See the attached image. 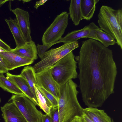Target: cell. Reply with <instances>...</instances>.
Listing matches in <instances>:
<instances>
[{
	"label": "cell",
	"instance_id": "26",
	"mask_svg": "<svg viewBox=\"0 0 122 122\" xmlns=\"http://www.w3.org/2000/svg\"><path fill=\"white\" fill-rule=\"evenodd\" d=\"M50 116L51 122H59L58 110L57 107H53L51 110Z\"/></svg>",
	"mask_w": 122,
	"mask_h": 122
},
{
	"label": "cell",
	"instance_id": "19",
	"mask_svg": "<svg viewBox=\"0 0 122 122\" xmlns=\"http://www.w3.org/2000/svg\"><path fill=\"white\" fill-rule=\"evenodd\" d=\"M20 75L25 78L33 94L37 98L35 86L37 85V83L36 76V72L33 67L29 66H25L21 71Z\"/></svg>",
	"mask_w": 122,
	"mask_h": 122
},
{
	"label": "cell",
	"instance_id": "2",
	"mask_svg": "<svg viewBox=\"0 0 122 122\" xmlns=\"http://www.w3.org/2000/svg\"><path fill=\"white\" fill-rule=\"evenodd\" d=\"M78 87L72 80L60 86L57 106L59 122H71L83 113L77 98Z\"/></svg>",
	"mask_w": 122,
	"mask_h": 122
},
{
	"label": "cell",
	"instance_id": "7",
	"mask_svg": "<svg viewBox=\"0 0 122 122\" xmlns=\"http://www.w3.org/2000/svg\"><path fill=\"white\" fill-rule=\"evenodd\" d=\"M8 102H14L28 122H42L43 114L25 95H13Z\"/></svg>",
	"mask_w": 122,
	"mask_h": 122
},
{
	"label": "cell",
	"instance_id": "18",
	"mask_svg": "<svg viewBox=\"0 0 122 122\" xmlns=\"http://www.w3.org/2000/svg\"><path fill=\"white\" fill-rule=\"evenodd\" d=\"M99 0H81V7L82 19L89 20L92 18Z\"/></svg>",
	"mask_w": 122,
	"mask_h": 122
},
{
	"label": "cell",
	"instance_id": "32",
	"mask_svg": "<svg viewBox=\"0 0 122 122\" xmlns=\"http://www.w3.org/2000/svg\"><path fill=\"white\" fill-rule=\"evenodd\" d=\"M80 117H75L71 122H80Z\"/></svg>",
	"mask_w": 122,
	"mask_h": 122
},
{
	"label": "cell",
	"instance_id": "16",
	"mask_svg": "<svg viewBox=\"0 0 122 122\" xmlns=\"http://www.w3.org/2000/svg\"><path fill=\"white\" fill-rule=\"evenodd\" d=\"M89 30L87 25L80 30H74L68 33L64 37H62L58 41V43H64L76 41L79 39L87 38Z\"/></svg>",
	"mask_w": 122,
	"mask_h": 122
},
{
	"label": "cell",
	"instance_id": "15",
	"mask_svg": "<svg viewBox=\"0 0 122 122\" xmlns=\"http://www.w3.org/2000/svg\"><path fill=\"white\" fill-rule=\"evenodd\" d=\"M83 112L94 122H114L104 110L97 107H88L83 108Z\"/></svg>",
	"mask_w": 122,
	"mask_h": 122
},
{
	"label": "cell",
	"instance_id": "29",
	"mask_svg": "<svg viewBox=\"0 0 122 122\" xmlns=\"http://www.w3.org/2000/svg\"><path fill=\"white\" fill-rule=\"evenodd\" d=\"M79 118L80 122H94L84 113Z\"/></svg>",
	"mask_w": 122,
	"mask_h": 122
},
{
	"label": "cell",
	"instance_id": "1",
	"mask_svg": "<svg viewBox=\"0 0 122 122\" xmlns=\"http://www.w3.org/2000/svg\"><path fill=\"white\" fill-rule=\"evenodd\" d=\"M82 42L75 58L82 100L88 107H101L114 92L116 64L112 50L100 42L91 39Z\"/></svg>",
	"mask_w": 122,
	"mask_h": 122
},
{
	"label": "cell",
	"instance_id": "34",
	"mask_svg": "<svg viewBox=\"0 0 122 122\" xmlns=\"http://www.w3.org/2000/svg\"><path fill=\"white\" fill-rule=\"evenodd\" d=\"M23 3L26 2H28L30 1V0H22Z\"/></svg>",
	"mask_w": 122,
	"mask_h": 122
},
{
	"label": "cell",
	"instance_id": "17",
	"mask_svg": "<svg viewBox=\"0 0 122 122\" xmlns=\"http://www.w3.org/2000/svg\"><path fill=\"white\" fill-rule=\"evenodd\" d=\"M81 0H71L69 8V15L75 26L78 25L82 19L81 3Z\"/></svg>",
	"mask_w": 122,
	"mask_h": 122
},
{
	"label": "cell",
	"instance_id": "30",
	"mask_svg": "<svg viewBox=\"0 0 122 122\" xmlns=\"http://www.w3.org/2000/svg\"><path fill=\"white\" fill-rule=\"evenodd\" d=\"M47 1L48 0H42L36 1L34 6V8L37 9L39 6L44 5Z\"/></svg>",
	"mask_w": 122,
	"mask_h": 122
},
{
	"label": "cell",
	"instance_id": "35",
	"mask_svg": "<svg viewBox=\"0 0 122 122\" xmlns=\"http://www.w3.org/2000/svg\"><path fill=\"white\" fill-rule=\"evenodd\" d=\"M5 51L3 50L0 46V52L4 51Z\"/></svg>",
	"mask_w": 122,
	"mask_h": 122
},
{
	"label": "cell",
	"instance_id": "10",
	"mask_svg": "<svg viewBox=\"0 0 122 122\" xmlns=\"http://www.w3.org/2000/svg\"><path fill=\"white\" fill-rule=\"evenodd\" d=\"M15 15L20 28L26 42L32 41L31 36V30L28 12L19 8L11 9Z\"/></svg>",
	"mask_w": 122,
	"mask_h": 122
},
{
	"label": "cell",
	"instance_id": "11",
	"mask_svg": "<svg viewBox=\"0 0 122 122\" xmlns=\"http://www.w3.org/2000/svg\"><path fill=\"white\" fill-rule=\"evenodd\" d=\"M6 78L14 84L36 105L39 106L37 98L33 94L25 78L20 74L15 75L8 72L6 73Z\"/></svg>",
	"mask_w": 122,
	"mask_h": 122
},
{
	"label": "cell",
	"instance_id": "9",
	"mask_svg": "<svg viewBox=\"0 0 122 122\" xmlns=\"http://www.w3.org/2000/svg\"><path fill=\"white\" fill-rule=\"evenodd\" d=\"M0 55L8 71L31 64L34 61L31 59L20 56L10 51L0 52Z\"/></svg>",
	"mask_w": 122,
	"mask_h": 122
},
{
	"label": "cell",
	"instance_id": "23",
	"mask_svg": "<svg viewBox=\"0 0 122 122\" xmlns=\"http://www.w3.org/2000/svg\"><path fill=\"white\" fill-rule=\"evenodd\" d=\"M49 100L54 107H57L58 99L53 95L43 88L38 86H35Z\"/></svg>",
	"mask_w": 122,
	"mask_h": 122
},
{
	"label": "cell",
	"instance_id": "21",
	"mask_svg": "<svg viewBox=\"0 0 122 122\" xmlns=\"http://www.w3.org/2000/svg\"><path fill=\"white\" fill-rule=\"evenodd\" d=\"M35 86L39 106L46 114L50 116L51 110L54 107L53 105L41 92Z\"/></svg>",
	"mask_w": 122,
	"mask_h": 122
},
{
	"label": "cell",
	"instance_id": "14",
	"mask_svg": "<svg viewBox=\"0 0 122 122\" xmlns=\"http://www.w3.org/2000/svg\"><path fill=\"white\" fill-rule=\"evenodd\" d=\"M5 20L14 37L16 45L15 48H20L25 45L26 42L16 19H13L10 18L9 19H5Z\"/></svg>",
	"mask_w": 122,
	"mask_h": 122
},
{
	"label": "cell",
	"instance_id": "20",
	"mask_svg": "<svg viewBox=\"0 0 122 122\" xmlns=\"http://www.w3.org/2000/svg\"><path fill=\"white\" fill-rule=\"evenodd\" d=\"M0 87L5 91L15 95L24 94L14 84L7 79L3 73L0 74Z\"/></svg>",
	"mask_w": 122,
	"mask_h": 122
},
{
	"label": "cell",
	"instance_id": "25",
	"mask_svg": "<svg viewBox=\"0 0 122 122\" xmlns=\"http://www.w3.org/2000/svg\"><path fill=\"white\" fill-rule=\"evenodd\" d=\"M57 43H58V41L46 45L43 44L42 45H41L39 44H38L36 46L38 54L41 59L42 58L44 54L48 49L53 45Z\"/></svg>",
	"mask_w": 122,
	"mask_h": 122
},
{
	"label": "cell",
	"instance_id": "22",
	"mask_svg": "<svg viewBox=\"0 0 122 122\" xmlns=\"http://www.w3.org/2000/svg\"><path fill=\"white\" fill-rule=\"evenodd\" d=\"M96 34L98 41L106 47L110 45H114L116 42L112 36L100 29L97 31Z\"/></svg>",
	"mask_w": 122,
	"mask_h": 122
},
{
	"label": "cell",
	"instance_id": "33",
	"mask_svg": "<svg viewBox=\"0 0 122 122\" xmlns=\"http://www.w3.org/2000/svg\"><path fill=\"white\" fill-rule=\"evenodd\" d=\"M9 1L8 0H0V7L5 2Z\"/></svg>",
	"mask_w": 122,
	"mask_h": 122
},
{
	"label": "cell",
	"instance_id": "4",
	"mask_svg": "<svg viewBox=\"0 0 122 122\" xmlns=\"http://www.w3.org/2000/svg\"><path fill=\"white\" fill-rule=\"evenodd\" d=\"M75 58L71 51L50 68L53 78L60 86L77 77V62Z\"/></svg>",
	"mask_w": 122,
	"mask_h": 122
},
{
	"label": "cell",
	"instance_id": "12",
	"mask_svg": "<svg viewBox=\"0 0 122 122\" xmlns=\"http://www.w3.org/2000/svg\"><path fill=\"white\" fill-rule=\"evenodd\" d=\"M5 122H28L15 104L10 102L1 107Z\"/></svg>",
	"mask_w": 122,
	"mask_h": 122
},
{
	"label": "cell",
	"instance_id": "3",
	"mask_svg": "<svg viewBox=\"0 0 122 122\" xmlns=\"http://www.w3.org/2000/svg\"><path fill=\"white\" fill-rule=\"evenodd\" d=\"M98 17L97 22L100 29L115 39L122 50V9L115 10L110 6L102 5Z\"/></svg>",
	"mask_w": 122,
	"mask_h": 122
},
{
	"label": "cell",
	"instance_id": "5",
	"mask_svg": "<svg viewBox=\"0 0 122 122\" xmlns=\"http://www.w3.org/2000/svg\"><path fill=\"white\" fill-rule=\"evenodd\" d=\"M79 47L78 41L64 44L61 46L47 51L41 60L33 67L36 73L49 68L55 63Z\"/></svg>",
	"mask_w": 122,
	"mask_h": 122
},
{
	"label": "cell",
	"instance_id": "24",
	"mask_svg": "<svg viewBox=\"0 0 122 122\" xmlns=\"http://www.w3.org/2000/svg\"><path fill=\"white\" fill-rule=\"evenodd\" d=\"M88 25L89 29V32L87 38L98 41L97 36V32L100 28L93 22H91Z\"/></svg>",
	"mask_w": 122,
	"mask_h": 122
},
{
	"label": "cell",
	"instance_id": "31",
	"mask_svg": "<svg viewBox=\"0 0 122 122\" xmlns=\"http://www.w3.org/2000/svg\"><path fill=\"white\" fill-rule=\"evenodd\" d=\"M42 122H51L50 116L46 114H43Z\"/></svg>",
	"mask_w": 122,
	"mask_h": 122
},
{
	"label": "cell",
	"instance_id": "8",
	"mask_svg": "<svg viewBox=\"0 0 122 122\" xmlns=\"http://www.w3.org/2000/svg\"><path fill=\"white\" fill-rule=\"evenodd\" d=\"M37 85L50 92L58 99L60 86L56 81L50 69H46L36 73Z\"/></svg>",
	"mask_w": 122,
	"mask_h": 122
},
{
	"label": "cell",
	"instance_id": "13",
	"mask_svg": "<svg viewBox=\"0 0 122 122\" xmlns=\"http://www.w3.org/2000/svg\"><path fill=\"white\" fill-rule=\"evenodd\" d=\"M10 51L20 56L34 61L38 58L37 46L33 41L26 42L25 45L20 48L12 49Z\"/></svg>",
	"mask_w": 122,
	"mask_h": 122
},
{
	"label": "cell",
	"instance_id": "27",
	"mask_svg": "<svg viewBox=\"0 0 122 122\" xmlns=\"http://www.w3.org/2000/svg\"><path fill=\"white\" fill-rule=\"evenodd\" d=\"M8 71L0 55V74L6 73Z\"/></svg>",
	"mask_w": 122,
	"mask_h": 122
},
{
	"label": "cell",
	"instance_id": "28",
	"mask_svg": "<svg viewBox=\"0 0 122 122\" xmlns=\"http://www.w3.org/2000/svg\"><path fill=\"white\" fill-rule=\"evenodd\" d=\"M0 46L5 51H10L11 49L10 47L0 38Z\"/></svg>",
	"mask_w": 122,
	"mask_h": 122
},
{
	"label": "cell",
	"instance_id": "6",
	"mask_svg": "<svg viewBox=\"0 0 122 122\" xmlns=\"http://www.w3.org/2000/svg\"><path fill=\"white\" fill-rule=\"evenodd\" d=\"M69 15L64 11L57 15L43 34L42 38L43 44L56 42L62 37L68 25Z\"/></svg>",
	"mask_w": 122,
	"mask_h": 122
}]
</instances>
